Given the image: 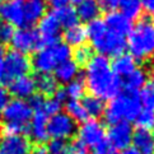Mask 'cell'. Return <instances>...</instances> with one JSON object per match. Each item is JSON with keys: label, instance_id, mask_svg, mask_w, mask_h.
I'll return each instance as SVG.
<instances>
[{"label": "cell", "instance_id": "cell-41", "mask_svg": "<svg viewBox=\"0 0 154 154\" xmlns=\"http://www.w3.org/2000/svg\"><path fill=\"white\" fill-rule=\"evenodd\" d=\"M93 154H115V150L107 144V141H106L104 144L100 145L98 148H96V149H93Z\"/></svg>", "mask_w": 154, "mask_h": 154}, {"label": "cell", "instance_id": "cell-10", "mask_svg": "<svg viewBox=\"0 0 154 154\" xmlns=\"http://www.w3.org/2000/svg\"><path fill=\"white\" fill-rule=\"evenodd\" d=\"M4 64V79L13 80L17 79L19 76H24L28 74L31 70V60L27 57V55H23L18 51H9L3 59Z\"/></svg>", "mask_w": 154, "mask_h": 154}, {"label": "cell", "instance_id": "cell-26", "mask_svg": "<svg viewBox=\"0 0 154 154\" xmlns=\"http://www.w3.org/2000/svg\"><path fill=\"white\" fill-rule=\"evenodd\" d=\"M80 102L83 104L88 117L97 119L100 116H103L106 104H104V102L102 100H100V98H97L94 96H85V97H83V100Z\"/></svg>", "mask_w": 154, "mask_h": 154}, {"label": "cell", "instance_id": "cell-50", "mask_svg": "<svg viewBox=\"0 0 154 154\" xmlns=\"http://www.w3.org/2000/svg\"><path fill=\"white\" fill-rule=\"evenodd\" d=\"M153 131H152V134H153V136H154V126H153V129H152Z\"/></svg>", "mask_w": 154, "mask_h": 154}, {"label": "cell", "instance_id": "cell-36", "mask_svg": "<svg viewBox=\"0 0 154 154\" xmlns=\"http://www.w3.org/2000/svg\"><path fill=\"white\" fill-rule=\"evenodd\" d=\"M14 35V28L13 26H10L9 23L4 20H0V43H8L12 40V37Z\"/></svg>", "mask_w": 154, "mask_h": 154}, {"label": "cell", "instance_id": "cell-49", "mask_svg": "<svg viewBox=\"0 0 154 154\" xmlns=\"http://www.w3.org/2000/svg\"><path fill=\"white\" fill-rule=\"evenodd\" d=\"M71 2H75V3H79L80 0H71Z\"/></svg>", "mask_w": 154, "mask_h": 154}, {"label": "cell", "instance_id": "cell-16", "mask_svg": "<svg viewBox=\"0 0 154 154\" xmlns=\"http://www.w3.org/2000/svg\"><path fill=\"white\" fill-rule=\"evenodd\" d=\"M103 20L109 31L113 32V33L124 36V37H126L130 33V31L134 26V22L130 20L128 17H125L120 10L107 13Z\"/></svg>", "mask_w": 154, "mask_h": 154}, {"label": "cell", "instance_id": "cell-45", "mask_svg": "<svg viewBox=\"0 0 154 154\" xmlns=\"http://www.w3.org/2000/svg\"><path fill=\"white\" fill-rule=\"evenodd\" d=\"M119 154H139V153H137L133 146H130V148H128V149H125V150H121Z\"/></svg>", "mask_w": 154, "mask_h": 154}, {"label": "cell", "instance_id": "cell-21", "mask_svg": "<svg viewBox=\"0 0 154 154\" xmlns=\"http://www.w3.org/2000/svg\"><path fill=\"white\" fill-rule=\"evenodd\" d=\"M54 76L57 80V83L68 84L79 76V66L73 59H70L68 61L57 65V68L54 70Z\"/></svg>", "mask_w": 154, "mask_h": 154}, {"label": "cell", "instance_id": "cell-19", "mask_svg": "<svg viewBox=\"0 0 154 154\" xmlns=\"http://www.w3.org/2000/svg\"><path fill=\"white\" fill-rule=\"evenodd\" d=\"M131 144L139 154H154V136L149 130L137 129L134 131Z\"/></svg>", "mask_w": 154, "mask_h": 154}, {"label": "cell", "instance_id": "cell-38", "mask_svg": "<svg viewBox=\"0 0 154 154\" xmlns=\"http://www.w3.org/2000/svg\"><path fill=\"white\" fill-rule=\"evenodd\" d=\"M98 3H100L101 10L103 9L104 12L111 13V12H116L119 9L120 0H98Z\"/></svg>", "mask_w": 154, "mask_h": 154}, {"label": "cell", "instance_id": "cell-42", "mask_svg": "<svg viewBox=\"0 0 154 154\" xmlns=\"http://www.w3.org/2000/svg\"><path fill=\"white\" fill-rule=\"evenodd\" d=\"M71 0H48L51 7L56 10V9H60V8H64V7H68L69 3Z\"/></svg>", "mask_w": 154, "mask_h": 154}, {"label": "cell", "instance_id": "cell-2", "mask_svg": "<svg viewBox=\"0 0 154 154\" xmlns=\"http://www.w3.org/2000/svg\"><path fill=\"white\" fill-rule=\"evenodd\" d=\"M85 31L92 48L98 55L106 57L111 56L113 59L126 51V37L111 32L103 19L97 18L89 22Z\"/></svg>", "mask_w": 154, "mask_h": 154}, {"label": "cell", "instance_id": "cell-1", "mask_svg": "<svg viewBox=\"0 0 154 154\" xmlns=\"http://www.w3.org/2000/svg\"><path fill=\"white\" fill-rule=\"evenodd\" d=\"M84 84L91 96L100 98L103 102L111 101L122 92V79L112 71L111 61L103 55H93L85 65Z\"/></svg>", "mask_w": 154, "mask_h": 154}, {"label": "cell", "instance_id": "cell-6", "mask_svg": "<svg viewBox=\"0 0 154 154\" xmlns=\"http://www.w3.org/2000/svg\"><path fill=\"white\" fill-rule=\"evenodd\" d=\"M76 131V122L66 112H59L47 120V133L52 140L65 141L73 137Z\"/></svg>", "mask_w": 154, "mask_h": 154}, {"label": "cell", "instance_id": "cell-25", "mask_svg": "<svg viewBox=\"0 0 154 154\" xmlns=\"http://www.w3.org/2000/svg\"><path fill=\"white\" fill-rule=\"evenodd\" d=\"M146 74L140 69H135L130 75H128L122 82V88L124 91L130 92V93H137L143 87H144L146 82Z\"/></svg>", "mask_w": 154, "mask_h": 154}, {"label": "cell", "instance_id": "cell-22", "mask_svg": "<svg viewBox=\"0 0 154 154\" xmlns=\"http://www.w3.org/2000/svg\"><path fill=\"white\" fill-rule=\"evenodd\" d=\"M75 10L79 20L89 23V22L98 18V15L101 13V7L98 0H80Z\"/></svg>", "mask_w": 154, "mask_h": 154}, {"label": "cell", "instance_id": "cell-9", "mask_svg": "<svg viewBox=\"0 0 154 154\" xmlns=\"http://www.w3.org/2000/svg\"><path fill=\"white\" fill-rule=\"evenodd\" d=\"M14 51H18L23 55L36 52L42 47V42L38 32L31 27H22L14 31V35L10 40Z\"/></svg>", "mask_w": 154, "mask_h": 154}, {"label": "cell", "instance_id": "cell-11", "mask_svg": "<svg viewBox=\"0 0 154 154\" xmlns=\"http://www.w3.org/2000/svg\"><path fill=\"white\" fill-rule=\"evenodd\" d=\"M32 117H33V109L31 108L28 102L23 100L9 101L3 111V120L7 124L28 126Z\"/></svg>", "mask_w": 154, "mask_h": 154}, {"label": "cell", "instance_id": "cell-18", "mask_svg": "<svg viewBox=\"0 0 154 154\" xmlns=\"http://www.w3.org/2000/svg\"><path fill=\"white\" fill-rule=\"evenodd\" d=\"M112 71L116 74L120 79H125L128 75H130L136 68V60L131 56L130 54L124 52L119 56L113 57L111 61Z\"/></svg>", "mask_w": 154, "mask_h": 154}, {"label": "cell", "instance_id": "cell-23", "mask_svg": "<svg viewBox=\"0 0 154 154\" xmlns=\"http://www.w3.org/2000/svg\"><path fill=\"white\" fill-rule=\"evenodd\" d=\"M35 87L38 89L41 96H51L54 97L57 92V80L52 74H37L35 78Z\"/></svg>", "mask_w": 154, "mask_h": 154}, {"label": "cell", "instance_id": "cell-17", "mask_svg": "<svg viewBox=\"0 0 154 154\" xmlns=\"http://www.w3.org/2000/svg\"><path fill=\"white\" fill-rule=\"evenodd\" d=\"M36 87L35 80L29 75L19 76L17 79H13L9 82V92L12 96L15 97V100H26L35 94Z\"/></svg>", "mask_w": 154, "mask_h": 154}, {"label": "cell", "instance_id": "cell-4", "mask_svg": "<svg viewBox=\"0 0 154 154\" xmlns=\"http://www.w3.org/2000/svg\"><path fill=\"white\" fill-rule=\"evenodd\" d=\"M143 109L140 98L137 93H130V92H121L117 97L108 102V104L104 108L103 117L104 121L109 126L113 124L126 121V122H133L137 117Z\"/></svg>", "mask_w": 154, "mask_h": 154}, {"label": "cell", "instance_id": "cell-43", "mask_svg": "<svg viewBox=\"0 0 154 154\" xmlns=\"http://www.w3.org/2000/svg\"><path fill=\"white\" fill-rule=\"evenodd\" d=\"M143 10L146 13H154V0H140Z\"/></svg>", "mask_w": 154, "mask_h": 154}, {"label": "cell", "instance_id": "cell-20", "mask_svg": "<svg viewBox=\"0 0 154 154\" xmlns=\"http://www.w3.org/2000/svg\"><path fill=\"white\" fill-rule=\"evenodd\" d=\"M23 13L26 24H33L46 14V4L43 0H24Z\"/></svg>", "mask_w": 154, "mask_h": 154}, {"label": "cell", "instance_id": "cell-27", "mask_svg": "<svg viewBox=\"0 0 154 154\" xmlns=\"http://www.w3.org/2000/svg\"><path fill=\"white\" fill-rule=\"evenodd\" d=\"M119 9L125 17H128L133 22L140 19L143 14V7L140 0H120Z\"/></svg>", "mask_w": 154, "mask_h": 154}, {"label": "cell", "instance_id": "cell-37", "mask_svg": "<svg viewBox=\"0 0 154 154\" xmlns=\"http://www.w3.org/2000/svg\"><path fill=\"white\" fill-rule=\"evenodd\" d=\"M68 154H89V149L80 140H74L68 144Z\"/></svg>", "mask_w": 154, "mask_h": 154}, {"label": "cell", "instance_id": "cell-12", "mask_svg": "<svg viewBox=\"0 0 154 154\" xmlns=\"http://www.w3.org/2000/svg\"><path fill=\"white\" fill-rule=\"evenodd\" d=\"M38 35H40L42 47L60 41V32H61V24L56 17L55 12H50L45 14L42 19L38 22Z\"/></svg>", "mask_w": 154, "mask_h": 154}, {"label": "cell", "instance_id": "cell-7", "mask_svg": "<svg viewBox=\"0 0 154 154\" xmlns=\"http://www.w3.org/2000/svg\"><path fill=\"white\" fill-rule=\"evenodd\" d=\"M78 140H80L83 144L89 149H96L100 145L106 143V129L103 124L97 119H91L84 121L78 129Z\"/></svg>", "mask_w": 154, "mask_h": 154}, {"label": "cell", "instance_id": "cell-48", "mask_svg": "<svg viewBox=\"0 0 154 154\" xmlns=\"http://www.w3.org/2000/svg\"><path fill=\"white\" fill-rule=\"evenodd\" d=\"M150 20H152V23H153V26H154V13H153V18H152Z\"/></svg>", "mask_w": 154, "mask_h": 154}, {"label": "cell", "instance_id": "cell-35", "mask_svg": "<svg viewBox=\"0 0 154 154\" xmlns=\"http://www.w3.org/2000/svg\"><path fill=\"white\" fill-rule=\"evenodd\" d=\"M46 152L47 154H68V144L61 140H51Z\"/></svg>", "mask_w": 154, "mask_h": 154}, {"label": "cell", "instance_id": "cell-28", "mask_svg": "<svg viewBox=\"0 0 154 154\" xmlns=\"http://www.w3.org/2000/svg\"><path fill=\"white\" fill-rule=\"evenodd\" d=\"M55 14H56L61 27H64L65 29L79 24V18H78V14H76V10H75V8L70 7V5L56 9L55 10Z\"/></svg>", "mask_w": 154, "mask_h": 154}, {"label": "cell", "instance_id": "cell-14", "mask_svg": "<svg viewBox=\"0 0 154 154\" xmlns=\"http://www.w3.org/2000/svg\"><path fill=\"white\" fill-rule=\"evenodd\" d=\"M31 141L24 135H4L0 139V154H28Z\"/></svg>", "mask_w": 154, "mask_h": 154}, {"label": "cell", "instance_id": "cell-8", "mask_svg": "<svg viewBox=\"0 0 154 154\" xmlns=\"http://www.w3.org/2000/svg\"><path fill=\"white\" fill-rule=\"evenodd\" d=\"M134 128L131 122L121 121L109 126L106 131V141L113 150H125L130 148L133 143Z\"/></svg>", "mask_w": 154, "mask_h": 154}, {"label": "cell", "instance_id": "cell-34", "mask_svg": "<svg viewBox=\"0 0 154 154\" xmlns=\"http://www.w3.org/2000/svg\"><path fill=\"white\" fill-rule=\"evenodd\" d=\"M61 107H63V103L60 102L57 98L51 97V98H48V100H45V103H43L41 111L45 113L47 117L48 116L51 117L54 115L61 112Z\"/></svg>", "mask_w": 154, "mask_h": 154}, {"label": "cell", "instance_id": "cell-30", "mask_svg": "<svg viewBox=\"0 0 154 154\" xmlns=\"http://www.w3.org/2000/svg\"><path fill=\"white\" fill-rule=\"evenodd\" d=\"M63 91L65 97H66V101H79L82 97H84V92H85L84 80L76 78L73 82L68 83Z\"/></svg>", "mask_w": 154, "mask_h": 154}, {"label": "cell", "instance_id": "cell-44", "mask_svg": "<svg viewBox=\"0 0 154 154\" xmlns=\"http://www.w3.org/2000/svg\"><path fill=\"white\" fill-rule=\"evenodd\" d=\"M28 154H47V152L43 148H36V149H31Z\"/></svg>", "mask_w": 154, "mask_h": 154}, {"label": "cell", "instance_id": "cell-29", "mask_svg": "<svg viewBox=\"0 0 154 154\" xmlns=\"http://www.w3.org/2000/svg\"><path fill=\"white\" fill-rule=\"evenodd\" d=\"M139 98L143 108L154 112V75L146 79L144 87L139 92Z\"/></svg>", "mask_w": 154, "mask_h": 154}, {"label": "cell", "instance_id": "cell-3", "mask_svg": "<svg viewBox=\"0 0 154 154\" xmlns=\"http://www.w3.org/2000/svg\"><path fill=\"white\" fill-rule=\"evenodd\" d=\"M126 48L136 61L154 56V26L149 18L137 19L126 36Z\"/></svg>", "mask_w": 154, "mask_h": 154}, {"label": "cell", "instance_id": "cell-39", "mask_svg": "<svg viewBox=\"0 0 154 154\" xmlns=\"http://www.w3.org/2000/svg\"><path fill=\"white\" fill-rule=\"evenodd\" d=\"M28 100L29 101H27V102H28L31 108L33 109V112L41 111L43 103H45V98H43V96H41V94H33L32 97H29Z\"/></svg>", "mask_w": 154, "mask_h": 154}, {"label": "cell", "instance_id": "cell-33", "mask_svg": "<svg viewBox=\"0 0 154 154\" xmlns=\"http://www.w3.org/2000/svg\"><path fill=\"white\" fill-rule=\"evenodd\" d=\"M92 57H93L92 48L85 45L82 47H78L74 51V61L78 64V66H80V65H87Z\"/></svg>", "mask_w": 154, "mask_h": 154}, {"label": "cell", "instance_id": "cell-47", "mask_svg": "<svg viewBox=\"0 0 154 154\" xmlns=\"http://www.w3.org/2000/svg\"><path fill=\"white\" fill-rule=\"evenodd\" d=\"M3 55H4V47H3L2 43H0V59L3 57Z\"/></svg>", "mask_w": 154, "mask_h": 154}, {"label": "cell", "instance_id": "cell-13", "mask_svg": "<svg viewBox=\"0 0 154 154\" xmlns=\"http://www.w3.org/2000/svg\"><path fill=\"white\" fill-rule=\"evenodd\" d=\"M0 20H4L10 26L26 27L23 2L22 0H4L0 2Z\"/></svg>", "mask_w": 154, "mask_h": 154}, {"label": "cell", "instance_id": "cell-40", "mask_svg": "<svg viewBox=\"0 0 154 154\" xmlns=\"http://www.w3.org/2000/svg\"><path fill=\"white\" fill-rule=\"evenodd\" d=\"M9 93L7 89H4L3 87H0V113L3 115L4 108L7 107V104L9 102Z\"/></svg>", "mask_w": 154, "mask_h": 154}, {"label": "cell", "instance_id": "cell-46", "mask_svg": "<svg viewBox=\"0 0 154 154\" xmlns=\"http://www.w3.org/2000/svg\"><path fill=\"white\" fill-rule=\"evenodd\" d=\"M5 76V73H4V64H3V59H0V80H3Z\"/></svg>", "mask_w": 154, "mask_h": 154}, {"label": "cell", "instance_id": "cell-31", "mask_svg": "<svg viewBox=\"0 0 154 154\" xmlns=\"http://www.w3.org/2000/svg\"><path fill=\"white\" fill-rule=\"evenodd\" d=\"M66 113L75 122H82L88 120V115L80 101H68L66 102Z\"/></svg>", "mask_w": 154, "mask_h": 154}, {"label": "cell", "instance_id": "cell-32", "mask_svg": "<svg viewBox=\"0 0 154 154\" xmlns=\"http://www.w3.org/2000/svg\"><path fill=\"white\" fill-rule=\"evenodd\" d=\"M134 122L137 126V129L150 131L154 126V112L143 108L140 111V113L137 115V117L135 119Z\"/></svg>", "mask_w": 154, "mask_h": 154}, {"label": "cell", "instance_id": "cell-15", "mask_svg": "<svg viewBox=\"0 0 154 154\" xmlns=\"http://www.w3.org/2000/svg\"><path fill=\"white\" fill-rule=\"evenodd\" d=\"M47 116L42 111H36L33 113L31 122L28 125V133L31 140L37 144H43L48 140L47 133Z\"/></svg>", "mask_w": 154, "mask_h": 154}, {"label": "cell", "instance_id": "cell-24", "mask_svg": "<svg viewBox=\"0 0 154 154\" xmlns=\"http://www.w3.org/2000/svg\"><path fill=\"white\" fill-rule=\"evenodd\" d=\"M88 40L87 38V31H85V27L80 26V24H76L71 28L65 29L64 32V42L71 48V47H82L84 46L85 41Z\"/></svg>", "mask_w": 154, "mask_h": 154}, {"label": "cell", "instance_id": "cell-5", "mask_svg": "<svg viewBox=\"0 0 154 154\" xmlns=\"http://www.w3.org/2000/svg\"><path fill=\"white\" fill-rule=\"evenodd\" d=\"M71 56V48L65 42L57 41L37 50L31 60V68H33L37 74H51L57 65L70 60Z\"/></svg>", "mask_w": 154, "mask_h": 154}]
</instances>
